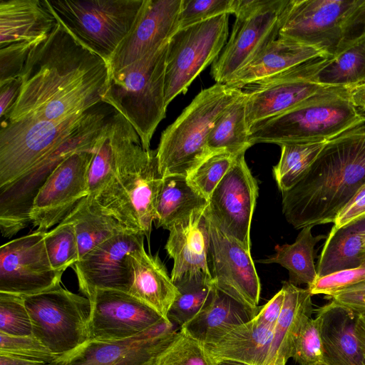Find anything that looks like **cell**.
Here are the masks:
<instances>
[{"instance_id":"cell-22","label":"cell","mask_w":365,"mask_h":365,"mask_svg":"<svg viewBox=\"0 0 365 365\" xmlns=\"http://www.w3.org/2000/svg\"><path fill=\"white\" fill-rule=\"evenodd\" d=\"M182 0H144L130 32L108 62L109 75L168 43L179 30Z\"/></svg>"},{"instance_id":"cell-52","label":"cell","mask_w":365,"mask_h":365,"mask_svg":"<svg viewBox=\"0 0 365 365\" xmlns=\"http://www.w3.org/2000/svg\"><path fill=\"white\" fill-rule=\"evenodd\" d=\"M0 365H45L38 361L0 352Z\"/></svg>"},{"instance_id":"cell-25","label":"cell","mask_w":365,"mask_h":365,"mask_svg":"<svg viewBox=\"0 0 365 365\" xmlns=\"http://www.w3.org/2000/svg\"><path fill=\"white\" fill-rule=\"evenodd\" d=\"M56 24L48 0H0V48L40 42Z\"/></svg>"},{"instance_id":"cell-17","label":"cell","mask_w":365,"mask_h":365,"mask_svg":"<svg viewBox=\"0 0 365 365\" xmlns=\"http://www.w3.org/2000/svg\"><path fill=\"white\" fill-rule=\"evenodd\" d=\"M180 328L163 319L135 337L116 341L88 340L45 365H153Z\"/></svg>"},{"instance_id":"cell-18","label":"cell","mask_w":365,"mask_h":365,"mask_svg":"<svg viewBox=\"0 0 365 365\" xmlns=\"http://www.w3.org/2000/svg\"><path fill=\"white\" fill-rule=\"evenodd\" d=\"M94 150L72 154L45 181L29 213L31 224L36 230L46 232L60 223L81 200L88 195V171Z\"/></svg>"},{"instance_id":"cell-2","label":"cell","mask_w":365,"mask_h":365,"mask_svg":"<svg viewBox=\"0 0 365 365\" xmlns=\"http://www.w3.org/2000/svg\"><path fill=\"white\" fill-rule=\"evenodd\" d=\"M364 111L362 121L327 141L305 175L282 192V212L295 229L334 223L365 185Z\"/></svg>"},{"instance_id":"cell-28","label":"cell","mask_w":365,"mask_h":365,"mask_svg":"<svg viewBox=\"0 0 365 365\" xmlns=\"http://www.w3.org/2000/svg\"><path fill=\"white\" fill-rule=\"evenodd\" d=\"M273 332V329L261 325L254 318L229 329L204 346L216 361L231 360L250 365H264Z\"/></svg>"},{"instance_id":"cell-29","label":"cell","mask_w":365,"mask_h":365,"mask_svg":"<svg viewBox=\"0 0 365 365\" xmlns=\"http://www.w3.org/2000/svg\"><path fill=\"white\" fill-rule=\"evenodd\" d=\"M259 309L247 307L216 288L205 307L180 329L206 344L229 329L251 321Z\"/></svg>"},{"instance_id":"cell-14","label":"cell","mask_w":365,"mask_h":365,"mask_svg":"<svg viewBox=\"0 0 365 365\" xmlns=\"http://www.w3.org/2000/svg\"><path fill=\"white\" fill-rule=\"evenodd\" d=\"M329 58L319 56L248 86L246 121L255 124L276 117L302 103L324 87L317 76Z\"/></svg>"},{"instance_id":"cell-39","label":"cell","mask_w":365,"mask_h":365,"mask_svg":"<svg viewBox=\"0 0 365 365\" xmlns=\"http://www.w3.org/2000/svg\"><path fill=\"white\" fill-rule=\"evenodd\" d=\"M44 240L50 263L55 270L63 274L78 260L76 232L67 218L46 232Z\"/></svg>"},{"instance_id":"cell-37","label":"cell","mask_w":365,"mask_h":365,"mask_svg":"<svg viewBox=\"0 0 365 365\" xmlns=\"http://www.w3.org/2000/svg\"><path fill=\"white\" fill-rule=\"evenodd\" d=\"M324 86L351 88L365 83V34L334 58L317 76Z\"/></svg>"},{"instance_id":"cell-4","label":"cell","mask_w":365,"mask_h":365,"mask_svg":"<svg viewBox=\"0 0 365 365\" xmlns=\"http://www.w3.org/2000/svg\"><path fill=\"white\" fill-rule=\"evenodd\" d=\"M364 118L349 98L348 88L327 86L294 108L250 129V142L325 143Z\"/></svg>"},{"instance_id":"cell-10","label":"cell","mask_w":365,"mask_h":365,"mask_svg":"<svg viewBox=\"0 0 365 365\" xmlns=\"http://www.w3.org/2000/svg\"><path fill=\"white\" fill-rule=\"evenodd\" d=\"M292 0H240L230 38L213 62L210 74L226 84L276 40Z\"/></svg>"},{"instance_id":"cell-47","label":"cell","mask_w":365,"mask_h":365,"mask_svg":"<svg viewBox=\"0 0 365 365\" xmlns=\"http://www.w3.org/2000/svg\"><path fill=\"white\" fill-rule=\"evenodd\" d=\"M365 282V262L361 266L319 278L307 287L312 295L329 297L341 290Z\"/></svg>"},{"instance_id":"cell-26","label":"cell","mask_w":365,"mask_h":365,"mask_svg":"<svg viewBox=\"0 0 365 365\" xmlns=\"http://www.w3.org/2000/svg\"><path fill=\"white\" fill-rule=\"evenodd\" d=\"M133 281L128 293L168 319L178 290L159 257L148 254L144 246L129 253ZM169 320V319H168Z\"/></svg>"},{"instance_id":"cell-35","label":"cell","mask_w":365,"mask_h":365,"mask_svg":"<svg viewBox=\"0 0 365 365\" xmlns=\"http://www.w3.org/2000/svg\"><path fill=\"white\" fill-rule=\"evenodd\" d=\"M247 95L238 98L215 121L207 140L212 153L225 151L238 155L250 148V130L246 121Z\"/></svg>"},{"instance_id":"cell-36","label":"cell","mask_w":365,"mask_h":365,"mask_svg":"<svg viewBox=\"0 0 365 365\" xmlns=\"http://www.w3.org/2000/svg\"><path fill=\"white\" fill-rule=\"evenodd\" d=\"M173 283L178 290V295L168 318L181 328L210 302L216 287L211 275L203 273L186 275Z\"/></svg>"},{"instance_id":"cell-57","label":"cell","mask_w":365,"mask_h":365,"mask_svg":"<svg viewBox=\"0 0 365 365\" xmlns=\"http://www.w3.org/2000/svg\"><path fill=\"white\" fill-rule=\"evenodd\" d=\"M318 365H326V364H324V363H322V364H318Z\"/></svg>"},{"instance_id":"cell-53","label":"cell","mask_w":365,"mask_h":365,"mask_svg":"<svg viewBox=\"0 0 365 365\" xmlns=\"http://www.w3.org/2000/svg\"><path fill=\"white\" fill-rule=\"evenodd\" d=\"M350 100L359 109L365 110V83L348 88Z\"/></svg>"},{"instance_id":"cell-46","label":"cell","mask_w":365,"mask_h":365,"mask_svg":"<svg viewBox=\"0 0 365 365\" xmlns=\"http://www.w3.org/2000/svg\"><path fill=\"white\" fill-rule=\"evenodd\" d=\"M38 43L19 42L0 48V85L20 77L30 51Z\"/></svg>"},{"instance_id":"cell-11","label":"cell","mask_w":365,"mask_h":365,"mask_svg":"<svg viewBox=\"0 0 365 365\" xmlns=\"http://www.w3.org/2000/svg\"><path fill=\"white\" fill-rule=\"evenodd\" d=\"M23 298L32 335L58 357L88 340L91 302L87 297L59 284Z\"/></svg>"},{"instance_id":"cell-5","label":"cell","mask_w":365,"mask_h":365,"mask_svg":"<svg viewBox=\"0 0 365 365\" xmlns=\"http://www.w3.org/2000/svg\"><path fill=\"white\" fill-rule=\"evenodd\" d=\"M242 93L226 84L202 90L161 134L157 150L163 177H187L212 153L209 134L217 119Z\"/></svg>"},{"instance_id":"cell-54","label":"cell","mask_w":365,"mask_h":365,"mask_svg":"<svg viewBox=\"0 0 365 365\" xmlns=\"http://www.w3.org/2000/svg\"><path fill=\"white\" fill-rule=\"evenodd\" d=\"M356 334L361 350L365 356V314H359L356 325Z\"/></svg>"},{"instance_id":"cell-41","label":"cell","mask_w":365,"mask_h":365,"mask_svg":"<svg viewBox=\"0 0 365 365\" xmlns=\"http://www.w3.org/2000/svg\"><path fill=\"white\" fill-rule=\"evenodd\" d=\"M237 156L225 151L212 153L197 165L187 179L208 200Z\"/></svg>"},{"instance_id":"cell-16","label":"cell","mask_w":365,"mask_h":365,"mask_svg":"<svg viewBox=\"0 0 365 365\" xmlns=\"http://www.w3.org/2000/svg\"><path fill=\"white\" fill-rule=\"evenodd\" d=\"M257 182L245 159L239 154L208 199L210 219L223 232L250 250V226L256 200Z\"/></svg>"},{"instance_id":"cell-34","label":"cell","mask_w":365,"mask_h":365,"mask_svg":"<svg viewBox=\"0 0 365 365\" xmlns=\"http://www.w3.org/2000/svg\"><path fill=\"white\" fill-rule=\"evenodd\" d=\"M312 228V226L302 228L294 242L275 246L273 255L257 262L279 264L288 270L290 283L295 286L307 284L309 287L319 278L314 264V247L325 237L313 235Z\"/></svg>"},{"instance_id":"cell-33","label":"cell","mask_w":365,"mask_h":365,"mask_svg":"<svg viewBox=\"0 0 365 365\" xmlns=\"http://www.w3.org/2000/svg\"><path fill=\"white\" fill-rule=\"evenodd\" d=\"M208 200L188 182L186 177H163L156 200L157 227L168 230L195 210L205 209Z\"/></svg>"},{"instance_id":"cell-50","label":"cell","mask_w":365,"mask_h":365,"mask_svg":"<svg viewBox=\"0 0 365 365\" xmlns=\"http://www.w3.org/2000/svg\"><path fill=\"white\" fill-rule=\"evenodd\" d=\"M363 215H365V185L339 212L334 226L341 227Z\"/></svg>"},{"instance_id":"cell-27","label":"cell","mask_w":365,"mask_h":365,"mask_svg":"<svg viewBox=\"0 0 365 365\" xmlns=\"http://www.w3.org/2000/svg\"><path fill=\"white\" fill-rule=\"evenodd\" d=\"M319 56H324L317 48L278 36L253 61L237 72L226 85L242 90Z\"/></svg>"},{"instance_id":"cell-8","label":"cell","mask_w":365,"mask_h":365,"mask_svg":"<svg viewBox=\"0 0 365 365\" xmlns=\"http://www.w3.org/2000/svg\"><path fill=\"white\" fill-rule=\"evenodd\" d=\"M365 34V0H292L284 37L334 58Z\"/></svg>"},{"instance_id":"cell-55","label":"cell","mask_w":365,"mask_h":365,"mask_svg":"<svg viewBox=\"0 0 365 365\" xmlns=\"http://www.w3.org/2000/svg\"><path fill=\"white\" fill-rule=\"evenodd\" d=\"M216 365H250L245 363L231 361V360H220L217 361Z\"/></svg>"},{"instance_id":"cell-6","label":"cell","mask_w":365,"mask_h":365,"mask_svg":"<svg viewBox=\"0 0 365 365\" xmlns=\"http://www.w3.org/2000/svg\"><path fill=\"white\" fill-rule=\"evenodd\" d=\"M168 43L109 75L102 98V102L114 108L133 125L145 150H150L153 135L165 117V77Z\"/></svg>"},{"instance_id":"cell-20","label":"cell","mask_w":365,"mask_h":365,"mask_svg":"<svg viewBox=\"0 0 365 365\" xmlns=\"http://www.w3.org/2000/svg\"><path fill=\"white\" fill-rule=\"evenodd\" d=\"M90 302L88 340L116 341L130 339L164 319L148 305L122 291L98 290Z\"/></svg>"},{"instance_id":"cell-49","label":"cell","mask_w":365,"mask_h":365,"mask_svg":"<svg viewBox=\"0 0 365 365\" xmlns=\"http://www.w3.org/2000/svg\"><path fill=\"white\" fill-rule=\"evenodd\" d=\"M284 299V292L282 288L266 304L261 307L255 317L261 325L274 329Z\"/></svg>"},{"instance_id":"cell-1","label":"cell","mask_w":365,"mask_h":365,"mask_svg":"<svg viewBox=\"0 0 365 365\" xmlns=\"http://www.w3.org/2000/svg\"><path fill=\"white\" fill-rule=\"evenodd\" d=\"M108 76L107 63L57 19L49 35L30 51L19 96L1 121H62L84 113L102 102Z\"/></svg>"},{"instance_id":"cell-21","label":"cell","mask_w":365,"mask_h":365,"mask_svg":"<svg viewBox=\"0 0 365 365\" xmlns=\"http://www.w3.org/2000/svg\"><path fill=\"white\" fill-rule=\"evenodd\" d=\"M210 222L208 264L216 288L247 307L258 308L261 285L250 250Z\"/></svg>"},{"instance_id":"cell-19","label":"cell","mask_w":365,"mask_h":365,"mask_svg":"<svg viewBox=\"0 0 365 365\" xmlns=\"http://www.w3.org/2000/svg\"><path fill=\"white\" fill-rule=\"evenodd\" d=\"M145 235L127 231L91 250L73 265L79 289L89 300L98 290L128 292L133 281L129 253L144 246Z\"/></svg>"},{"instance_id":"cell-13","label":"cell","mask_w":365,"mask_h":365,"mask_svg":"<svg viewBox=\"0 0 365 365\" xmlns=\"http://www.w3.org/2000/svg\"><path fill=\"white\" fill-rule=\"evenodd\" d=\"M228 23V14H223L179 29L170 38L165 77L167 107L218 58L227 43Z\"/></svg>"},{"instance_id":"cell-30","label":"cell","mask_w":365,"mask_h":365,"mask_svg":"<svg viewBox=\"0 0 365 365\" xmlns=\"http://www.w3.org/2000/svg\"><path fill=\"white\" fill-rule=\"evenodd\" d=\"M283 306L274 329L273 338L264 365H274L278 358L292 357L297 339L314 312L308 288L302 289L289 281L283 282Z\"/></svg>"},{"instance_id":"cell-24","label":"cell","mask_w":365,"mask_h":365,"mask_svg":"<svg viewBox=\"0 0 365 365\" xmlns=\"http://www.w3.org/2000/svg\"><path fill=\"white\" fill-rule=\"evenodd\" d=\"M359 315L331 301L317 310L321 324L324 364L365 365V356L356 334Z\"/></svg>"},{"instance_id":"cell-42","label":"cell","mask_w":365,"mask_h":365,"mask_svg":"<svg viewBox=\"0 0 365 365\" xmlns=\"http://www.w3.org/2000/svg\"><path fill=\"white\" fill-rule=\"evenodd\" d=\"M0 333L32 335L31 321L23 297L0 292Z\"/></svg>"},{"instance_id":"cell-9","label":"cell","mask_w":365,"mask_h":365,"mask_svg":"<svg viewBox=\"0 0 365 365\" xmlns=\"http://www.w3.org/2000/svg\"><path fill=\"white\" fill-rule=\"evenodd\" d=\"M48 3L56 18L108 64L133 26L144 0H48Z\"/></svg>"},{"instance_id":"cell-23","label":"cell","mask_w":365,"mask_h":365,"mask_svg":"<svg viewBox=\"0 0 365 365\" xmlns=\"http://www.w3.org/2000/svg\"><path fill=\"white\" fill-rule=\"evenodd\" d=\"M206 208L193 211L169 229L165 248L173 260L170 274L173 282L186 275H211L208 264L210 222Z\"/></svg>"},{"instance_id":"cell-12","label":"cell","mask_w":365,"mask_h":365,"mask_svg":"<svg viewBox=\"0 0 365 365\" xmlns=\"http://www.w3.org/2000/svg\"><path fill=\"white\" fill-rule=\"evenodd\" d=\"M89 110L62 121L32 118L1 121L0 188L15 181L63 143Z\"/></svg>"},{"instance_id":"cell-38","label":"cell","mask_w":365,"mask_h":365,"mask_svg":"<svg viewBox=\"0 0 365 365\" xmlns=\"http://www.w3.org/2000/svg\"><path fill=\"white\" fill-rule=\"evenodd\" d=\"M325 143H289L280 145L281 156L273 167V176L282 192L294 187L307 173Z\"/></svg>"},{"instance_id":"cell-45","label":"cell","mask_w":365,"mask_h":365,"mask_svg":"<svg viewBox=\"0 0 365 365\" xmlns=\"http://www.w3.org/2000/svg\"><path fill=\"white\" fill-rule=\"evenodd\" d=\"M0 352L41 361L45 364L58 357L33 335L18 336L0 333Z\"/></svg>"},{"instance_id":"cell-51","label":"cell","mask_w":365,"mask_h":365,"mask_svg":"<svg viewBox=\"0 0 365 365\" xmlns=\"http://www.w3.org/2000/svg\"><path fill=\"white\" fill-rule=\"evenodd\" d=\"M21 82L20 78L0 85V117L3 120L9 113L19 96Z\"/></svg>"},{"instance_id":"cell-7","label":"cell","mask_w":365,"mask_h":365,"mask_svg":"<svg viewBox=\"0 0 365 365\" xmlns=\"http://www.w3.org/2000/svg\"><path fill=\"white\" fill-rule=\"evenodd\" d=\"M114 111L103 102L90 108L63 143L15 181L0 188V229L4 237H11L31 224L32 203L45 181L72 154L95 148L106 120Z\"/></svg>"},{"instance_id":"cell-43","label":"cell","mask_w":365,"mask_h":365,"mask_svg":"<svg viewBox=\"0 0 365 365\" xmlns=\"http://www.w3.org/2000/svg\"><path fill=\"white\" fill-rule=\"evenodd\" d=\"M240 0H182L179 29L223 14H235Z\"/></svg>"},{"instance_id":"cell-31","label":"cell","mask_w":365,"mask_h":365,"mask_svg":"<svg viewBox=\"0 0 365 365\" xmlns=\"http://www.w3.org/2000/svg\"><path fill=\"white\" fill-rule=\"evenodd\" d=\"M364 262L365 215H363L341 227H332L317 262L318 277L356 268Z\"/></svg>"},{"instance_id":"cell-56","label":"cell","mask_w":365,"mask_h":365,"mask_svg":"<svg viewBox=\"0 0 365 365\" xmlns=\"http://www.w3.org/2000/svg\"><path fill=\"white\" fill-rule=\"evenodd\" d=\"M287 361L284 357L278 358L274 365H285Z\"/></svg>"},{"instance_id":"cell-3","label":"cell","mask_w":365,"mask_h":365,"mask_svg":"<svg viewBox=\"0 0 365 365\" xmlns=\"http://www.w3.org/2000/svg\"><path fill=\"white\" fill-rule=\"evenodd\" d=\"M163 178L157 150L144 149L135 133L125 147L110 180L91 197L103 212L125 227L149 236Z\"/></svg>"},{"instance_id":"cell-40","label":"cell","mask_w":365,"mask_h":365,"mask_svg":"<svg viewBox=\"0 0 365 365\" xmlns=\"http://www.w3.org/2000/svg\"><path fill=\"white\" fill-rule=\"evenodd\" d=\"M216 363L203 344L180 329L153 365H216Z\"/></svg>"},{"instance_id":"cell-48","label":"cell","mask_w":365,"mask_h":365,"mask_svg":"<svg viewBox=\"0 0 365 365\" xmlns=\"http://www.w3.org/2000/svg\"><path fill=\"white\" fill-rule=\"evenodd\" d=\"M328 298L359 314H365V282L341 290Z\"/></svg>"},{"instance_id":"cell-15","label":"cell","mask_w":365,"mask_h":365,"mask_svg":"<svg viewBox=\"0 0 365 365\" xmlns=\"http://www.w3.org/2000/svg\"><path fill=\"white\" fill-rule=\"evenodd\" d=\"M45 234L35 230L1 246L0 292L24 297L60 284L63 273L50 263Z\"/></svg>"},{"instance_id":"cell-32","label":"cell","mask_w":365,"mask_h":365,"mask_svg":"<svg viewBox=\"0 0 365 365\" xmlns=\"http://www.w3.org/2000/svg\"><path fill=\"white\" fill-rule=\"evenodd\" d=\"M65 217L74 227L78 260L107 240L124 232L132 231L103 212L90 195L81 200Z\"/></svg>"},{"instance_id":"cell-44","label":"cell","mask_w":365,"mask_h":365,"mask_svg":"<svg viewBox=\"0 0 365 365\" xmlns=\"http://www.w3.org/2000/svg\"><path fill=\"white\" fill-rule=\"evenodd\" d=\"M292 358L300 365L323 363V346L319 318H309L303 326L295 342Z\"/></svg>"}]
</instances>
